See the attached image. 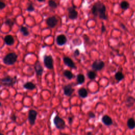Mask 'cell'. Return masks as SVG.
Here are the masks:
<instances>
[{"instance_id":"cell-15","label":"cell","mask_w":135,"mask_h":135,"mask_svg":"<svg viewBox=\"0 0 135 135\" xmlns=\"http://www.w3.org/2000/svg\"><path fill=\"white\" fill-rule=\"evenodd\" d=\"M135 103V98L131 96H128L127 97L125 100V105L127 107L130 108L133 106Z\"/></svg>"},{"instance_id":"cell-39","label":"cell","mask_w":135,"mask_h":135,"mask_svg":"<svg viewBox=\"0 0 135 135\" xmlns=\"http://www.w3.org/2000/svg\"><path fill=\"white\" fill-rule=\"evenodd\" d=\"M61 135H69V134H68L66 133H62Z\"/></svg>"},{"instance_id":"cell-7","label":"cell","mask_w":135,"mask_h":135,"mask_svg":"<svg viewBox=\"0 0 135 135\" xmlns=\"http://www.w3.org/2000/svg\"><path fill=\"white\" fill-rule=\"evenodd\" d=\"M64 95L68 97H70L75 91V89L72 88L71 84L65 85L63 88Z\"/></svg>"},{"instance_id":"cell-40","label":"cell","mask_w":135,"mask_h":135,"mask_svg":"<svg viewBox=\"0 0 135 135\" xmlns=\"http://www.w3.org/2000/svg\"><path fill=\"white\" fill-rule=\"evenodd\" d=\"M0 135H4L3 133H0Z\"/></svg>"},{"instance_id":"cell-11","label":"cell","mask_w":135,"mask_h":135,"mask_svg":"<svg viewBox=\"0 0 135 135\" xmlns=\"http://www.w3.org/2000/svg\"><path fill=\"white\" fill-rule=\"evenodd\" d=\"M63 61L64 63L68 66L71 68L72 69H76L75 63L73 62L72 60L70 58L66 57H64L63 58Z\"/></svg>"},{"instance_id":"cell-4","label":"cell","mask_w":135,"mask_h":135,"mask_svg":"<svg viewBox=\"0 0 135 135\" xmlns=\"http://www.w3.org/2000/svg\"><path fill=\"white\" fill-rule=\"evenodd\" d=\"M53 122L56 128L59 130H63L66 127L64 120L58 115L54 117Z\"/></svg>"},{"instance_id":"cell-34","label":"cell","mask_w":135,"mask_h":135,"mask_svg":"<svg viewBox=\"0 0 135 135\" xmlns=\"http://www.w3.org/2000/svg\"><path fill=\"white\" fill-rule=\"evenodd\" d=\"M83 38H84V39L85 42H87V41H89V37L87 35H83Z\"/></svg>"},{"instance_id":"cell-36","label":"cell","mask_w":135,"mask_h":135,"mask_svg":"<svg viewBox=\"0 0 135 135\" xmlns=\"http://www.w3.org/2000/svg\"><path fill=\"white\" fill-rule=\"evenodd\" d=\"M85 135H95L94 134H93V133L92 132H91V131H89V132H88L87 133H86V134Z\"/></svg>"},{"instance_id":"cell-18","label":"cell","mask_w":135,"mask_h":135,"mask_svg":"<svg viewBox=\"0 0 135 135\" xmlns=\"http://www.w3.org/2000/svg\"><path fill=\"white\" fill-rule=\"evenodd\" d=\"M23 88L29 90H33L36 88V85L32 82H27L23 84Z\"/></svg>"},{"instance_id":"cell-26","label":"cell","mask_w":135,"mask_h":135,"mask_svg":"<svg viewBox=\"0 0 135 135\" xmlns=\"http://www.w3.org/2000/svg\"><path fill=\"white\" fill-rule=\"evenodd\" d=\"M48 4L50 7H51L53 9H56L58 7L57 4L56 3V2L54 1H53V0H49L48 2Z\"/></svg>"},{"instance_id":"cell-6","label":"cell","mask_w":135,"mask_h":135,"mask_svg":"<svg viewBox=\"0 0 135 135\" xmlns=\"http://www.w3.org/2000/svg\"><path fill=\"white\" fill-rule=\"evenodd\" d=\"M38 116V112L33 109H31L28 112V121L31 126H33L35 124V120Z\"/></svg>"},{"instance_id":"cell-29","label":"cell","mask_w":135,"mask_h":135,"mask_svg":"<svg viewBox=\"0 0 135 135\" xmlns=\"http://www.w3.org/2000/svg\"><path fill=\"white\" fill-rule=\"evenodd\" d=\"M88 116L89 117V118H95L96 115L92 111H89L88 113Z\"/></svg>"},{"instance_id":"cell-30","label":"cell","mask_w":135,"mask_h":135,"mask_svg":"<svg viewBox=\"0 0 135 135\" xmlns=\"http://www.w3.org/2000/svg\"><path fill=\"white\" fill-rule=\"evenodd\" d=\"M27 10L28 11H30V12H32L34 10V8L33 7V5L32 3H30L29 4V5L28 6V8L27 9Z\"/></svg>"},{"instance_id":"cell-23","label":"cell","mask_w":135,"mask_h":135,"mask_svg":"<svg viewBox=\"0 0 135 135\" xmlns=\"http://www.w3.org/2000/svg\"><path fill=\"white\" fill-rule=\"evenodd\" d=\"M120 6V8L121 9H122L123 10H126L129 8L130 4L128 2L123 1L121 2Z\"/></svg>"},{"instance_id":"cell-12","label":"cell","mask_w":135,"mask_h":135,"mask_svg":"<svg viewBox=\"0 0 135 135\" xmlns=\"http://www.w3.org/2000/svg\"><path fill=\"white\" fill-rule=\"evenodd\" d=\"M67 39L64 34L59 35L56 39V42L58 46H62L66 42Z\"/></svg>"},{"instance_id":"cell-19","label":"cell","mask_w":135,"mask_h":135,"mask_svg":"<svg viewBox=\"0 0 135 135\" xmlns=\"http://www.w3.org/2000/svg\"><path fill=\"white\" fill-rule=\"evenodd\" d=\"M127 127L129 129H133L135 128V120L133 118H130L127 122Z\"/></svg>"},{"instance_id":"cell-2","label":"cell","mask_w":135,"mask_h":135,"mask_svg":"<svg viewBox=\"0 0 135 135\" xmlns=\"http://www.w3.org/2000/svg\"><path fill=\"white\" fill-rule=\"evenodd\" d=\"M17 81L16 76L11 77L9 76L5 77L1 79V84L6 87H13Z\"/></svg>"},{"instance_id":"cell-32","label":"cell","mask_w":135,"mask_h":135,"mask_svg":"<svg viewBox=\"0 0 135 135\" xmlns=\"http://www.w3.org/2000/svg\"><path fill=\"white\" fill-rule=\"evenodd\" d=\"M5 6H6V5L3 2H2V1L0 2V9L3 10L5 7Z\"/></svg>"},{"instance_id":"cell-20","label":"cell","mask_w":135,"mask_h":135,"mask_svg":"<svg viewBox=\"0 0 135 135\" xmlns=\"http://www.w3.org/2000/svg\"><path fill=\"white\" fill-rule=\"evenodd\" d=\"M63 76L68 80H71L74 78L73 74L69 70H65L63 73Z\"/></svg>"},{"instance_id":"cell-21","label":"cell","mask_w":135,"mask_h":135,"mask_svg":"<svg viewBox=\"0 0 135 135\" xmlns=\"http://www.w3.org/2000/svg\"><path fill=\"white\" fill-rule=\"evenodd\" d=\"M85 77L82 74H78L77 76V81L78 84H82L84 82Z\"/></svg>"},{"instance_id":"cell-31","label":"cell","mask_w":135,"mask_h":135,"mask_svg":"<svg viewBox=\"0 0 135 135\" xmlns=\"http://www.w3.org/2000/svg\"><path fill=\"white\" fill-rule=\"evenodd\" d=\"M68 124L69 125H72L73 121V117H69L68 118Z\"/></svg>"},{"instance_id":"cell-41","label":"cell","mask_w":135,"mask_h":135,"mask_svg":"<svg viewBox=\"0 0 135 135\" xmlns=\"http://www.w3.org/2000/svg\"><path fill=\"white\" fill-rule=\"evenodd\" d=\"M36 135H39V134H36Z\"/></svg>"},{"instance_id":"cell-38","label":"cell","mask_w":135,"mask_h":135,"mask_svg":"<svg viewBox=\"0 0 135 135\" xmlns=\"http://www.w3.org/2000/svg\"><path fill=\"white\" fill-rule=\"evenodd\" d=\"M37 1H38L39 2H43L44 1V0H37Z\"/></svg>"},{"instance_id":"cell-8","label":"cell","mask_w":135,"mask_h":135,"mask_svg":"<svg viewBox=\"0 0 135 135\" xmlns=\"http://www.w3.org/2000/svg\"><path fill=\"white\" fill-rule=\"evenodd\" d=\"M104 66L105 63L102 61H96L92 64V68L95 71H100L103 68Z\"/></svg>"},{"instance_id":"cell-16","label":"cell","mask_w":135,"mask_h":135,"mask_svg":"<svg viewBox=\"0 0 135 135\" xmlns=\"http://www.w3.org/2000/svg\"><path fill=\"white\" fill-rule=\"evenodd\" d=\"M78 94L79 97L83 99L85 98L88 96V95L87 90L84 88H80L78 91Z\"/></svg>"},{"instance_id":"cell-28","label":"cell","mask_w":135,"mask_h":135,"mask_svg":"<svg viewBox=\"0 0 135 135\" xmlns=\"http://www.w3.org/2000/svg\"><path fill=\"white\" fill-rule=\"evenodd\" d=\"M10 119L11 120V121H12V122H15L16 121L17 117H16V116L15 114H12L11 115V116H10Z\"/></svg>"},{"instance_id":"cell-22","label":"cell","mask_w":135,"mask_h":135,"mask_svg":"<svg viewBox=\"0 0 135 135\" xmlns=\"http://www.w3.org/2000/svg\"><path fill=\"white\" fill-rule=\"evenodd\" d=\"M115 78L116 80H117L118 82H119L124 79L125 76L121 72L118 71L116 73V74L115 75Z\"/></svg>"},{"instance_id":"cell-24","label":"cell","mask_w":135,"mask_h":135,"mask_svg":"<svg viewBox=\"0 0 135 135\" xmlns=\"http://www.w3.org/2000/svg\"><path fill=\"white\" fill-rule=\"evenodd\" d=\"M87 75L88 78L90 80H94L97 77V74L96 73V72H95L93 71H89V72H87Z\"/></svg>"},{"instance_id":"cell-27","label":"cell","mask_w":135,"mask_h":135,"mask_svg":"<svg viewBox=\"0 0 135 135\" xmlns=\"http://www.w3.org/2000/svg\"><path fill=\"white\" fill-rule=\"evenodd\" d=\"M5 23L7 25L9 26L10 28H11V27L13 26V24H14L12 20H11V19H8V20H7L5 21Z\"/></svg>"},{"instance_id":"cell-5","label":"cell","mask_w":135,"mask_h":135,"mask_svg":"<svg viewBox=\"0 0 135 135\" xmlns=\"http://www.w3.org/2000/svg\"><path fill=\"white\" fill-rule=\"evenodd\" d=\"M44 64L47 69H52L53 68V60L51 55H45L43 58Z\"/></svg>"},{"instance_id":"cell-17","label":"cell","mask_w":135,"mask_h":135,"mask_svg":"<svg viewBox=\"0 0 135 135\" xmlns=\"http://www.w3.org/2000/svg\"><path fill=\"white\" fill-rule=\"evenodd\" d=\"M4 42L6 44L8 45V46H12L14 44V40L13 36L11 35H8L5 36V37L4 39Z\"/></svg>"},{"instance_id":"cell-14","label":"cell","mask_w":135,"mask_h":135,"mask_svg":"<svg viewBox=\"0 0 135 135\" xmlns=\"http://www.w3.org/2000/svg\"><path fill=\"white\" fill-rule=\"evenodd\" d=\"M34 69L36 73V75L38 76H41L42 75L43 72V68L39 61L35 63L34 65Z\"/></svg>"},{"instance_id":"cell-1","label":"cell","mask_w":135,"mask_h":135,"mask_svg":"<svg viewBox=\"0 0 135 135\" xmlns=\"http://www.w3.org/2000/svg\"><path fill=\"white\" fill-rule=\"evenodd\" d=\"M106 7L101 2H97L93 7L91 11L93 15L95 16H98L100 19L106 20L107 16L106 14Z\"/></svg>"},{"instance_id":"cell-37","label":"cell","mask_w":135,"mask_h":135,"mask_svg":"<svg viewBox=\"0 0 135 135\" xmlns=\"http://www.w3.org/2000/svg\"><path fill=\"white\" fill-rule=\"evenodd\" d=\"M120 26H121V27H122V29H126L125 27L122 24H120Z\"/></svg>"},{"instance_id":"cell-10","label":"cell","mask_w":135,"mask_h":135,"mask_svg":"<svg viewBox=\"0 0 135 135\" xmlns=\"http://www.w3.org/2000/svg\"><path fill=\"white\" fill-rule=\"evenodd\" d=\"M58 22V19L55 16H51L47 19L46 21V23L48 26L51 28H54L57 24Z\"/></svg>"},{"instance_id":"cell-9","label":"cell","mask_w":135,"mask_h":135,"mask_svg":"<svg viewBox=\"0 0 135 135\" xmlns=\"http://www.w3.org/2000/svg\"><path fill=\"white\" fill-rule=\"evenodd\" d=\"M68 17L70 19L74 20L77 18L78 16V12L75 10V7H71L68 8Z\"/></svg>"},{"instance_id":"cell-35","label":"cell","mask_w":135,"mask_h":135,"mask_svg":"<svg viewBox=\"0 0 135 135\" xmlns=\"http://www.w3.org/2000/svg\"><path fill=\"white\" fill-rule=\"evenodd\" d=\"M106 28L105 27V26H104V25L103 24H102V27H101V32H102V33H103L105 31H106Z\"/></svg>"},{"instance_id":"cell-33","label":"cell","mask_w":135,"mask_h":135,"mask_svg":"<svg viewBox=\"0 0 135 135\" xmlns=\"http://www.w3.org/2000/svg\"><path fill=\"white\" fill-rule=\"evenodd\" d=\"M74 54H75V57H77L78 56H79L80 54V51L78 49H76L75 52H74Z\"/></svg>"},{"instance_id":"cell-25","label":"cell","mask_w":135,"mask_h":135,"mask_svg":"<svg viewBox=\"0 0 135 135\" xmlns=\"http://www.w3.org/2000/svg\"><path fill=\"white\" fill-rule=\"evenodd\" d=\"M20 31L21 33L25 36H27L29 35V32L27 27H22L20 29Z\"/></svg>"},{"instance_id":"cell-13","label":"cell","mask_w":135,"mask_h":135,"mask_svg":"<svg viewBox=\"0 0 135 135\" xmlns=\"http://www.w3.org/2000/svg\"><path fill=\"white\" fill-rule=\"evenodd\" d=\"M101 121H102V122L105 126H110L113 124V121H112L111 118L107 115H104L102 117Z\"/></svg>"},{"instance_id":"cell-3","label":"cell","mask_w":135,"mask_h":135,"mask_svg":"<svg viewBox=\"0 0 135 135\" xmlns=\"http://www.w3.org/2000/svg\"><path fill=\"white\" fill-rule=\"evenodd\" d=\"M17 56L15 53H10L6 55L3 59L4 64L8 65L14 64L17 60Z\"/></svg>"}]
</instances>
